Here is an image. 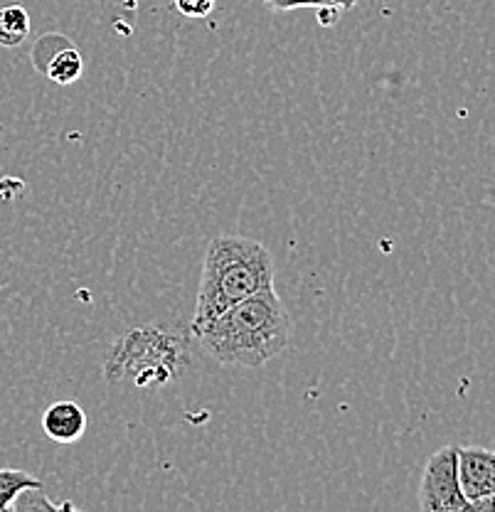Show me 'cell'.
<instances>
[{"label": "cell", "instance_id": "obj_1", "mask_svg": "<svg viewBox=\"0 0 495 512\" xmlns=\"http://www.w3.org/2000/svg\"><path fill=\"white\" fill-rule=\"evenodd\" d=\"M291 318L274 286L227 308L198 335L200 348L227 367H262L286 350Z\"/></svg>", "mask_w": 495, "mask_h": 512}, {"label": "cell", "instance_id": "obj_2", "mask_svg": "<svg viewBox=\"0 0 495 512\" xmlns=\"http://www.w3.org/2000/svg\"><path fill=\"white\" fill-rule=\"evenodd\" d=\"M269 286H274V256L262 242L237 234L215 237L202 264L198 306L190 320V335L198 338L227 308Z\"/></svg>", "mask_w": 495, "mask_h": 512}, {"label": "cell", "instance_id": "obj_3", "mask_svg": "<svg viewBox=\"0 0 495 512\" xmlns=\"http://www.w3.org/2000/svg\"><path fill=\"white\" fill-rule=\"evenodd\" d=\"M185 362V348L163 328H136L116 340L106 357V380L156 387L173 380Z\"/></svg>", "mask_w": 495, "mask_h": 512}, {"label": "cell", "instance_id": "obj_4", "mask_svg": "<svg viewBox=\"0 0 495 512\" xmlns=\"http://www.w3.org/2000/svg\"><path fill=\"white\" fill-rule=\"evenodd\" d=\"M419 508L424 512L468 510L459 478V446L439 448L427 461L419 483Z\"/></svg>", "mask_w": 495, "mask_h": 512}, {"label": "cell", "instance_id": "obj_5", "mask_svg": "<svg viewBox=\"0 0 495 512\" xmlns=\"http://www.w3.org/2000/svg\"><path fill=\"white\" fill-rule=\"evenodd\" d=\"M459 478L468 503L495 493V451L483 446H459Z\"/></svg>", "mask_w": 495, "mask_h": 512}, {"label": "cell", "instance_id": "obj_6", "mask_svg": "<svg viewBox=\"0 0 495 512\" xmlns=\"http://www.w3.org/2000/svg\"><path fill=\"white\" fill-rule=\"evenodd\" d=\"M42 431L55 444H74L87 431V414L72 399H62V402H55L52 407L45 409V414H42Z\"/></svg>", "mask_w": 495, "mask_h": 512}, {"label": "cell", "instance_id": "obj_7", "mask_svg": "<svg viewBox=\"0 0 495 512\" xmlns=\"http://www.w3.org/2000/svg\"><path fill=\"white\" fill-rule=\"evenodd\" d=\"M84 72V60L82 55L77 52V47H62L57 55L50 57V62L45 64V77L50 82L60 84V87H69V84L77 82Z\"/></svg>", "mask_w": 495, "mask_h": 512}, {"label": "cell", "instance_id": "obj_8", "mask_svg": "<svg viewBox=\"0 0 495 512\" xmlns=\"http://www.w3.org/2000/svg\"><path fill=\"white\" fill-rule=\"evenodd\" d=\"M30 35V13L23 5L0 8V45L20 47Z\"/></svg>", "mask_w": 495, "mask_h": 512}, {"label": "cell", "instance_id": "obj_9", "mask_svg": "<svg viewBox=\"0 0 495 512\" xmlns=\"http://www.w3.org/2000/svg\"><path fill=\"white\" fill-rule=\"evenodd\" d=\"M40 480L18 468H0V512H8L18 495L28 488H40Z\"/></svg>", "mask_w": 495, "mask_h": 512}, {"label": "cell", "instance_id": "obj_10", "mask_svg": "<svg viewBox=\"0 0 495 512\" xmlns=\"http://www.w3.org/2000/svg\"><path fill=\"white\" fill-rule=\"evenodd\" d=\"M72 42L67 40L65 35H42L40 40H37V45L33 47V62L35 67L40 69V72H45V64L50 62L52 55H57V52L62 50V47H69Z\"/></svg>", "mask_w": 495, "mask_h": 512}, {"label": "cell", "instance_id": "obj_11", "mask_svg": "<svg viewBox=\"0 0 495 512\" xmlns=\"http://www.w3.org/2000/svg\"><path fill=\"white\" fill-rule=\"evenodd\" d=\"M30 508H33V510H40V508L42 510H69V508H74V505L52 503V500L45 498V493H42V485H40V488L23 490V493L18 495V500H15L13 508H10V510H30Z\"/></svg>", "mask_w": 495, "mask_h": 512}, {"label": "cell", "instance_id": "obj_12", "mask_svg": "<svg viewBox=\"0 0 495 512\" xmlns=\"http://www.w3.org/2000/svg\"><path fill=\"white\" fill-rule=\"evenodd\" d=\"M173 5L178 8L180 15L190 20H202L215 10L217 0H173Z\"/></svg>", "mask_w": 495, "mask_h": 512}, {"label": "cell", "instance_id": "obj_13", "mask_svg": "<svg viewBox=\"0 0 495 512\" xmlns=\"http://www.w3.org/2000/svg\"><path fill=\"white\" fill-rule=\"evenodd\" d=\"M266 8L276 10V13H289L298 8H323V0H264Z\"/></svg>", "mask_w": 495, "mask_h": 512}, {"label": "cell", "instance_id": "obj_14", "mask_svg": "<svg viewBox=\"0 0 495 512\" xmlns=\"http://www.w3.org/2000/svg\"><path fill=\"white\" fill-rule=\"evenodd\" d=\"M468 510H473V512H495V493L486 495V498L473 500V503H468Z\"/></svg>", "mask_w": 495, "mask_h": 512}, {"label": "cell", "instance_id": "obj_15", "mask_svg": "<svg viewBox=\"0 0 495 512\" xmlns=\"http://www.w3.org/2000/svg\"><path fill=\"white\" fill-rule=\"evenodd\" d=\"M358 5V0H323V8H335V10H353Z\"/></svg>", "mask_w": 495, "mask_h": 512}, {"label": "cell", "instance_id": "obj_16", "mask_svg": "<svg viewBox=\"0 0 495 512\" xmlns=\"http://www.w3.org/2000/svg\"><path fill=\"white\" fill-rule=\"evenodd\" d=\"M338 15L340 10L335 8H318V20H321V25H335Z\"/></svg>", "mask_w": 495, "mask_h": 512}]
</instances>
